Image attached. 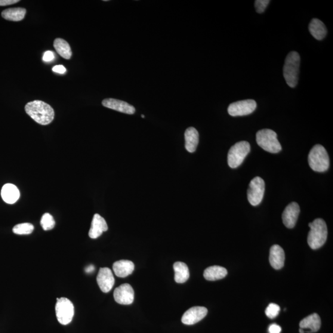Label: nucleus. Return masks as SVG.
Wrapping results in <instances>:
<instances>
[{"instance_id":"obj_1","label":"nucleus","mask_w":333,"mask_h":333,"mask_svg":"<svg viewBox=\"0 0 333 333\" xmlns=\"http://www.w3.org/2000/svg\"><path fill=\"white\" fill-rule=\"evenodd\" d=\"M25 110L31 118L40 125H48L54 119V109L50 105L42 101L29 102L25 106Z\"/></svg>"},{"instance_id":"obj_22","label":"nucleus","mask_w":333,"mask_h":333,"mask_svg":"<svg viewBox=\"0 0 333 333\" xmlns=\"http://www.w3.org/2000/svg\"><path fill=\"white\" fill-rule=\"evenodd\" d=\"M227 274L226 268L214 265L206 268L203 272V277L208 281H216L224 279Z\"/></svg>"},{"instance_id":"obj_6","label":"nucleus","mask_w":333,"mask_h":333,"mask_svg":"<svg viewBox=\"0 0 333 333\" xmlns=\"http://www.w3.org/2000/svg\"><path fill=\"white\" fill-rule=\"evenodd\" d=\"M251 150L248 142H237L231 146L228 154V163L231 168L235 169L242 164Z\"/></svg>"},{"instance_id":"obj_30","label":"nucleus","mask_w":333,"mask_h":333,"mask_svg":"<svg viewBox=\"0 0 333 333\" xmlns=\"http://www.w3.org/2000/svg\"><path fill=\"white\" fill-rule=\"evenodd\" d=\"M54 54L52 51H48L45 52L43 55V60L45 62H49L54 60Z\"/></svg>"},{"instance_id":"obj_28","label":"nucleus","mask_w":333,"mask_h":333,"mask_svg":"<svg viewBox=\"0 0 333 333\" xmlns=\"http://www.w3.org/2000/svg\"><path fill=\"white\" fill-rule=\"evenodd\" d=\"M280 311V307L279 305L271 303L268 305V306L265 310V314L271 319H274L279 314Z\"/></svg>"},{"instance_id":"obj_14","label":"nucleus","mask_w":333,"mask_h":333,"mask_svg":"<svg viewBox=\"0 0 333 333\" xmlns=\"http://www.w3.org/2000/svg\"><path fill=\"white\" fill-rule=\"evenodd\" d=\"M103 106L109 109L118 111V112L126 114H134L135 108L126 103V102L116 100V99L107 98L102 101Z\"/></svg>"},{"instance_id":"obj_26","label":"nucleus","mask_w":333,"mask_h":333,"mask_svg":"<svg viewBox=\"0 0 333 333\" xmlns=\"http://www.w3.org/2000/svg\"><path fill=\"white\" fill-rule=\"evenodd\" d=\"M34 227L30 223H24L15 225L13 229L14 233L23 235V234H30L33 232Z\"/></svg>"},{"instance_id":"obj_21","label":"nucleus","mask_w":333,"mask_h":333,"mask_svg":"<svg viewBox=\"0 0 333 333\" xmlns=\"http://www.w3.org/2000/svg\"><path fill=\"white\" fill-rule=\"evenodd\" d=\"M308 29H309L311 35L318 40H323L327 34V29L325 24L318 18H313L311 20Z\"/></svg>"},{"instance_id":"obj_13","label":"nucleus","mask_w":333,"mask_h":333,"mask_svg":"<svg viewBox=\"0 0 333 333\" xmlns=\"http://www.w3.org/2000/svg\"><path fill=\"white\" fill-rule=\"evenodd\" d=\"M299 213H300V208L297 202L290 203L286 207L282 215L283 224L286 227L292 228L295 227Z\"/></svg>"},{"instance_id":"obj_32","label":"nucleus","mask_w":333,"mask_h":333,"mask_svg":"<svg viewBox=\"0 0 333 333\" xmlns=\"http://www.w3.org/2000/svg\"><path fill=\"white\" fill-rule=\"evenodd\" d=\"M52 71L59 73H64L66 72V69L62 65H58V66H55L52 68Z\"/></svg>"},{"instance_id":"obj_27","label":"nucleus","mask_w":333,"mask_h":333,"mask_svg":"<svg viewBox=\"0 0 333 333\" xmlns=\"http://www.w3.org/2000/svg\"><path fill=\"white\" fill-rule=\"evenodd\" d=\"M40 224H41L43 229L45 231L52 230L55 226L54 218L49 213H45V214H43Z\"/></svg>"},{"instance_id":"obj_17","label":"nucleus","mask_w":333,"mask_h":333,"mask_svg":"<svg viewBox=\"0 0 333 333\" xmlns=\"http://www.w3.org/2000/svg\"><path fill=\"white\" fill-rule=\"evenodd\" d=\"M113 268L116 276L125 278L133 273L135 265L131 261L121 260L114 262Z\"/></svg>"},{"instance_id":"obj_24","label":"nucleus","mask_w":333,"mask_h":333,"mask_svg":"<svg viewBox=\"0 0 333 333\" xmlns=\"http://www.w3.org/2000/svg\"><path fill=\"white\" fill-rule=\"evenodd\" d=\"M26 12L23 8H9L2 12V16L6 20L18 22L24 20Z\"/></svg>"},{"instance_id":"obj_33","label":"nucleus","mask_w":333,"mask_h":333,"mask_svg":"<svg viewBox=\"0 0 333 333\" xmlns=\"http://www.w3.org/2000/svg\"><path fill=\"white\" fill-rule=\"evenodd\" d=\"M20 2L18 0H0V6H4L15 4Z\"/></svg>"},{"instance_id":"obj_29","label":"nucleus","mask_w":333,"mask_h":333,"mask_svg":"<svg viewBox=\"0 0 333 333\" xmlns=\"http://www.w3.org/2000/svg\"><path fill=\"white\" fill-rule=\"evenodd\" d=\"M270 2L269 0H257L255 2L256 11L259 14L262 13L265 11Z\"/></svg>"},{"instance_id":"obj_5","label":"nucleus","mask_w":333,"mask_h":333,"mask_svg":"<svg viewBox=\"0 0 333 333\" xmlns=\"http://www.w3.org/2000/svg\"><path fill=\"white\" fill-rule=\"evenodd\" d=\"M256 141L258 146L267 152L278 153L282 150L277 134L272 130L263 129L257 132Z\"/></svg>"},{"instance_id":"obj_19","label":"nucleus","mask_w":333,"mask_h":333,"mask_svg":"<svg viewBox=\"0 0 333 333\" xmlns=\"http://www.w3.org/2000/svg\"><path fill=\"white\" fill-rule=\"evenodd\" d=\"M321 325L322 322L320 316L317 313L310 314L301 320L299 323L301 329L309 330L308 332H317L320 329Z\"/></svg>"},{"instance_id":"obj_9","label":"nucleus","mask_w":333,"mask_h":333,"mask_svg":"<svg viewBox=\"0 0 333 333\" xmlns=\"http://www.w3.org/2000/svg\"><path fill=\"white\" fill-rule=\"evenodd\" d=\"M257 107V103L253 100L234 102L228 108V114L233 117L244 116L252 114Z\"/></svg>"},{"instance_id":"obj_34","label":"nucleus","mask_w":333,"mask_h":333,"mask_svg":"<svg viewBox=\"0 0 333 333\" xmlns=\"http://www.w3.org/2000/svg\"><path fill=\"white\" fill-rule=\"evenodd\" d=\"M94 270L95 268L94 267V265H90V266H89L86 268V272L88 273H91L92 272V271H94Z\"/></svg>"},{"instance_id":"obj_4","label":"nucleus","mask_w":333,"mask_h":333,"mask_svg":"<svg viewBox=\"0 0 333 333\" xmlns=\"http://www.w3.org/2000/svg\"><path fill=\"white\" fill-rule=\"evenodd\" d=\"M308 161L310 168L314 171L324 172L329 169L328 154L322 145H314L308 154Z\"/></svg>"},{"instance_id":"obj_23","label":"nucleus","mask_w":333,"mask_h":333,"mask_svg":"<svg viewBox=\"0 0 333 333\" xmlns=\"http://www.w3.org/2000/svg\"><path fill=\"white\" fill-rule=\"evenodd\" d=\"M175 281L177 283H183L190 278L189 268L184 262H177L174 264Z\"/></svg>"},{"instance_id":"obj_12","label":"nucleus","mask_w":333,"mask_h":333,"mask_svg":"<svg viewBox=\"0 0 333 333\" xmlns=\"http://www.w3.org/2000/svg\"><path fill=\"white\" fill-rule=\"evenodd\" d=\"M97 280L100 289L105 293L109 292L115 283L112 271L107 267L100 268Z\"/></svg>"},{"instance_id":"obj_2","label":"nucleus","mask_w":333,"mask_h":333,"mask_svg":"<svg viewBox=\"0 0 333 333\" xmlns=\"http://www.w3.org/2000/svg\"><path fill=\"white\" fill-rule=\"evenodd\" d=\"M310 231L308 233L307 242L310 248L318 249L322 247L326 242L328 236L325 221L322 218H317L311 223L308 224Z\"/></svg>"},{"instance_id":"obj_11","label":"nucleus","mask_w":333,"mask_h":333,"mask_svg":"<svg viewBox=\"0 0 333 333\" xmlns=\"http://www.w3.org/2000/svg\"><path fill=\"white\" fill-rule=\"evenodd\" d=\"M208 310L205 307H191L186 311L181 318V322L184 325H193L200 322L208 314Z\"/></svg>"},{"instance_id":"obj_35","label":"nucleus","mask_w":333,"mask_h":333,"mask_svg":"<svg viewBox=\"0 0 333 333\" xmlns=\"http://www.w3.org/2000/svg\"><path fill=\"white\" fill-rule=\"evenodd\" d=\"M299 332H300V333H304L305 331H304V330L303 329L300 328V329H299Z\"/></svg>"},{"instance_id":"obj_31","label":"nucleus","mask_w":333,"mask_h":333,"mask_svg":"<svg viewBox=\"0 0 333 333\" xmlns=\"http://www.w3.org/2000/svg\"><path fill=\"white\" fill-rule=\"evenodd\" d=\"M269 333H280L282 331V328L276 324H272L268 328Z\"/></svg>"},{"instance_id":"obj_15","label":"nucleus","mask_w":333,"mask_h":333,"mask_svg":"<svg viewBox=\"0 0 333 333\" xmlns=\"http://www.w3.org/2000/svg\"><path fill=\"white\" fill-rule=\"evenodd\" d=\"M269 261L271 266L275 270H280L283 267L285 254L282 247L276 245L271 247Z\"/></svg>"},{"instance_id":"obj_36","label":"nucleus","mask_w":333,"mask_h":333,"mask_svg":"<svg viewBox=\"0 0 333 333\" xmlns=\"http://www.w3.org/2000/svg\"><path fill=\"white\" fill-rule=\"evenodd\" d=\"M141 117H143V118H144V115H142Z\"/></svg>"},{"instance_id":"obj_25","label":"nucleus","mask_w":333,"mask_h":333,"mask_svg":"<svg viewBox=\"0 0 333 333\" xmlns=\"http://www.w3.org/2000/svg\"><path fill=\"white\" fill-rule=\"evenodd\" d=\"M54 47L58 53L66 60H69L72 57V50L70 46L66 40L62 39H57L54 41Z\"/></svg>"},{"instance_id":"obj_20","label":"nucleus","mask_w":333,"mask_h":333,"mask_svg":"<svg viewBox=\"0 0 333 333\" xmlns=\"http://www.w3.org/2000/svg\"><path fill=\"white\" fill-rule=\"evenodd\" d=\"M1 194L3 200L9 205L14 203L20 197L18 188L11 183L6 184L3 186Z\"/></svg>"},{"instance_id":"obj_7","label":"nucleus","mask_w":333,"mask_h":333,"mask_svg":"<svg viewBox=\"0 0 333 333\" xmlns=\"http://www.w3.org/2000/svg\"><path fill=\"white\" fill-rule=\"evenodd\" d=\"M55 310L58 322L61 325H67L72 322L74 316V306L69 299L66 298H58Z\"/></svg>"},{"instance_id":"obj_8","label":"nucleus","mask_w":333,"mask_h":333,"mask_svg":"<svg viewBox=\"0 0 333 333\" xmlns=\"http://www.w3.org/2000/svg\"><path fill=\"white\" fill-rule=\"evenodd\" d=\"M265 192V182L261 177L253 178L250 182L248 190V199L253 206L260 205Z\"/></svg>"},{"instance_id":"obj_18","label":"nucleus","mask_w":333,"mask_h":333,"mask_svg":"<svg viewBox=\"0 0 333 333\" xmlns=\"http://www.w3.org/2000/svg\"><path fill=\"white\" fill-rule=\"evenodd\" d=\"M185 148L189 153H194L199 143V133L194 127H189L184 133Z\"/></svg>"},{"instance_id":"obj_10","label":"nucleus","mask_w":333,"mask_h":333,"mask_svg":"<svg viewBox=\"0 0 333 333\" xmlns=\"http://www.w3.org/2000/svg\"><path fill=\"white\" fill-rule=\"evenodd\" d=\"M134 289L129 284H123L114 290V298L117 303L122 305L132 304L134 301Z\"/></svg>"},{"instance_id":"obj_3","label":"nucleus","mask_w":333,"mask_h":333,"mask_svg":"<svg viewBox=\"0 0 333 333\" xmlns=\"http://www.w3.org/2000/svg\"><path fill=\"white\" fill-rule=\"evenodd\" d=\"M300 61V55L295 51L290 52L286 58L283 76L290 87L294 88L298 85Z\"/></svg>"},{"instance_id":"obj_16","label":"nucleus","mask_w":333,"mask_h":333,"mask_svg":"<svg viewBox=\"0 0 333 333\" xmlns=\"http://www.w3.org/2000/svg\"><path fill=\"white\" fill-rule=\"evenodd\" d=\"M108 230L106 220L100 215L96 214L92 218L90 230L89 231V236L92 239H97L104 231Z\"/></svg>"}]
</instances>
